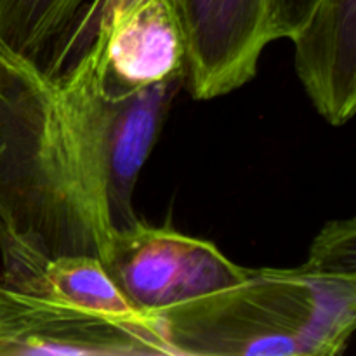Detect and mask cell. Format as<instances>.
<instances>
[{
    "label": "cell",
    "mask_w": 356,
    "mask_h": 356,
    "mask_svg": "<svg viewBox=\"0 0 356 356\" xmlns=\"http://www.w3.org/2000/svg\"><path fill=\"white\" fill-rule=\"evenodd\" d=\"M104 75L97 42L61 75L0 45V229L45 256L110 250Z\"/></svg>",
    "instance_id": "obj_1"
},
{
    "label": "cell",
    "mask_w": 356,
    "mask_h": 356,
    "mask_svg": "<svg viewBox=\"0 0 356 356\" xmlns=\"http://www.w3.org/2000/svg\"><path fill=\"white\" fill-rule=\"evenodd\" d=\"M174 356H336L356 327V221H330L308 261L159 313Z\"/></svg>",
    "instance_id": "obj_2"
},
{
    "label": "cell",
    "mask_w": 356,
    "mask_h": 356,
    "mask_svg": "<svg viewBox=\"0 0 356 356\" xmlns=\"http://www.w3.org/2000/svg\"><path fill=\"white\" fill-rule=\"evenodd\" d=\"M103 264L127 301L149 318L249 275L214 243L139 219L115 229Z\"/></svg>",
    "instance_id": "obj_3"
},
{
    "label": "cell",
    "mask_w": 356,
    "mask_h": 356,
    "mask_svg": "<svg viewBox=\"0 0 356 356\" xmlns=\"http://www.w3.org/2000/svg\"><path fill=\"white\" fill-rule=\"evenodd\" d=\"M162 355L174 351L159 320L122 322L0 285V356Z\"/></svg>",
    "instance_id": "obj_4"
},
{
    "label": "cell",
    "mask_w": 356,
    "mask_h": 356,
    "mask_svg": "<svg viewBox=\"0 0 356 356\" xmlns=\"http://www.w3.org/2000/svg\"><path fill=\"white\" fill-rule=\"evenodd\" d=\"M2 284L10 291L101 313L131 323H155L127 301L94 256H45L0 229Z\"/></svg>",
    "instance_id": "obj_5"
},
{
    "label": "cell",
    "mask_w": 356,
    "mask_h": 356,
    "mask_svg": "<svg viewBox=\"0 0 356 356\" xmlns=\"http://www.w3.org/2000/svg\"><path fill=\"white\" fill-rule=\"evenodd\" d=\"M176 6L190 75L222 82L256 68L270 44L261 0H176Z\"/></svg>",
    "instance_id": "obj_6"
},
{
    "label": "cell",
    "mask_w": 356,
    "mask_h": 356,
    "mask_svg": "<svg viewBox=\"0 0 356 356\" xmlns=\"http://www.w3.org/2000/svg\"><path fill=\"white\" fill-rule=\"evenodd\" d=\"M292 42L312 103L330 125H344L356 110V0H320Z\"/></svg>",
    "instance_id": "obj_7"
},
{
    "label": "cell",
    "mask_w": 356,
    "mask_h": 356,
    "mask_svg": "<svg viewBox=\"0 0 356 356\" xmlns=\"http://www.w3.org/2000/svg\"><path fill=\"white\" fill-rule=\"evenodd\" d=\"M184 76L132 90H111L106 131V191L115 229L136 221L132 195Z\"/></svg>",
    "instance_id": "obj_8"
},
{
    "label": "cell",
    "mask_w": 356,
    "mask_h": 356,
    "mask_svg": "<svg viewBox=\"0 0 356 356\" xmlns=\"http://www.w3.org/2000/svg\"><path fill=\"white\" fill-rule=\"evenodd\" d=\"M94 42L104 45V82L111 90L141 89L184 76L186 49L176 0L139 3Z\"/></svg>",
    "instance_id": "obj_9"
},
{
    "label": "cell",
    "mask_w": 356,
    "mask_h": 356,
    "mask_svg": "<svg viewBox=\"0 0 356 356\" xmlns=\"http://www.w3.org/2000/svg\"><path fill=\"white\" fill-rule=\"evenodd\" d=\"M87 0H0V45L40 65Z\"/></svg>",
    "instance_id": "obj_10"
},
{
    "label": "cell",
    "mask_w": 356,
    "mask_h": 356,
    "mask_svg": "<svg viewBox=\"0 0 356 356\" xmlns=\"http://www.w3.org/2000/svg\"><path fill=\"white\" fill-rule=\"evenodd\" d=\"M146 0H87L65 33L51 45L40 66L49 75H61L79 61L92 42L110 28L113 21Z\"/></svg>",
    "instance_id": "obj_11"
},
{
    "label": "cell",
    "mask_w": 356,
    "mask_h": 356,
    "mask_svg": "<svg viewBox=\"0 0 356 356\" xmlns=\"http://www.w3.org/2000/svg\"><path fill=\"white\" fill-rule=\"evenodd\" d=\"M320 0H266V30L270 42L294 38Z\"/></svg>",
    "instance_id": "obj_12"
},
{
    "label": "cell",
    "mask_w": 356,
    "mask_h": 356,
    "mask_svg": "<svg viewBox=\"0 0 356 356\" xmlns=\"http://www.w3.org/2000/svg\"><path fill=\"white\" fill-rule=\"evenodd\" d=\"M261 2H263V3H264V7H266V0H261Z\"/></svg>",
    "instance_id": "obj_13"
}]
</instances>
